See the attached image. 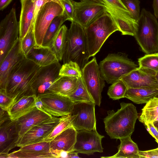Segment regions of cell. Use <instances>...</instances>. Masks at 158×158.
I'll return each instance as SVG.
<instances>
[{
  "label": "cell",
  "mask_w": 158,
  "mask_h": 158,
  "mask_svg": "<svg viewBox=\"0 0 158 158\" xmlns=\"http://www.w3.org/2000/svg\"><path fill=\"white\" fill-rule=\"evenodd\" d=\"M157 97H158V95L157 96Z\"/></svg>",
  "instance_id": "obj_53"
},
{
  "label": "cell",
  "mask_w": 158,
  "mask_h": 158,
  "mask_svg": "<svg viewBox=\"0 0 158 158\" xmlns=\"http://www.w3.org/2000/svg\"><path fill=\"white\" fill-rule=\"evenodd\" d=\"M21 11L19 22V35L22 40L33 27L34 5L32 0H20Z\"/></svg>",
  "instance_id": "obj_24"
},
{
  "label": "cell",
  "mask_w": 158,
  "mask_h": 158,
  "mask_svg": "<svg viewBox=\"0 0 158 158\" xmlns=\"http://www.w3.org/2000/svg\"><path fill=\"white\" fill-rule=\"evenodd\" d=\"M63 116H53L52 118L35 126L26 132L19 139L17 147H21L27 145L41 142L61 121Z\"/></svg>",
  "instance_id": "obj_13"
},
{
  "label": "cell",
  "mask_w": 158,
  "mask_h": 158,
  "mask_svg": "<svg viewBox=\"0 0 158 158\" xmlns=\"http://www.w3.org/2000/svg\"><path fill=\"white\" fill-rule=\"evenodd\" d=\"M90 57L100 51L108 37L119 31L118 25L107 11L85 28Z\"/></svg>",
  "instance_id": "obj_4"
},
{
  "label": "cell",
  "mask_w": 158,
  "mask_h": 158,
  "mask_svg": "<svg viewBox=\"0 0 158 158\" xmlns=\"http://www.w3.org/2000/svg\"><path fill=\"white\" fill-rule=\"evenodd\" d=\"M106 11L116 22L123 35L134 36L136 31L137 22L134 20L129 12H127L112 7L104 2Z\"/></svg>",
  "instance_id": "obj_20"
},
{
  "label": "cell",
  "mask_w": 158,
  "mask_h": 158,
  "mask_svg": "<svg viewBox=\"0 0 158 158\" xmlns=\"http://www.w3.org/2000/svg\"><path fill=\"white\" fill-rule=\"evenodd\" d=\"M78 81L79 85L77 89L73 94L69 97L74 103L82 102L94 103L81 77L78 78Z\"/></svg>",
  "instance_id": "obj_32"
},
{
  "label": "cell",
  "mask_w": 158,
  "mask_h": 158,
  "mask_svg": "<svg viewBox=\"0 0 158 158\" xmlns=\"http://www.w3.org/2000/svg\"><path fill=\"white\" fill-rule=\"evenodd\" d=\"M26 58L40 67L59 62L51 47L42 45L35 46Z\"/></svg>",
  "instance_id": "obj_23"
},
{
  "label": "cell",
  "mask_w": 158,
  "mask_h": 158,
  "mask_svg": "<svg viewBox=\"0 0 158 158\" xmlns=\"http://www.w3.org/2000/svg\"><path fill=\"white\" fill-rule=\"evenodd\" d=\"M40 67L25 58L11 70L5 90L13 99V103L24 96L34 94L32 85Z\"/></svg>",
  "instance_id": "obj_1"
},
{
  "label": "cell",
  "mask_w": 158,
  "mask_h": 158,
  "mask_svg": "<svg viewBox=\"0 0 158 158\" xmlns=\"http://www.w3.org/2000/svg\"><path fill=\"white\" fill-rule=\"evenodd\" d=\"M90 57L85 28L73 21L66 32L63 64L70 61L75 62L81 70Z\"/></svg>",
  "instance_id": "obj_3"
},
{
  "label": "cell",
  "mask_w": 158,
  "mask_h": 158,
  "mask_svg": "<svg viewBox=\"0 0 158 158\" xmlns=\"http://www.w3.org/2000/svg\"><path fill=\"white\" fill-rule=\"evenodd\" d=\"M34 5V13L33 20V26L37 15L41 7L47 2L52 1L57 2L61 4L60 0H32Z\"/></svg>",
  "instance_id": "obj_41"
},
{
  "label": "cell",
  "mask_w": 158,
  "mask_h": 158,
  "mask_svg": "<svg viewBox=\"0 0 158 158\" xmlns=\"http://www.w3.org/2000/svg\"><path fill=\"white\" fill-rule=\"evenodd\" d=\"M72 126L69 114L63 116L61 121L55 127L48 135L43 139L41 142H50L65 129Z\"/></svg>",
  "instance_id": "obj_36"
},
{
  "label": "cell",
  "mask_w": 158,
  "mask_h": 158,
  "mask_svg": "<svg viewBox=\"0 0 158 158\" xmlns=\"http://www.w3.org/2000/svg\"><path fill=\"white\" fill-rule=\"evenodd\" d=\"M139 158H158V148L155 149L139 151Z\"/></svg>",
  "instance_id": "obj_42"
},
{
  "label": "cell",
  "mask_w": 158,
  "mask_h": 158,
  "mask_svg": "<svg viewBox=\"0 0 158 158\" xmlns=\"http://www.w3.org/2000/svg\"><path fill=\"white\" fill-rule=\"evenodd\" d=\"M102 0L105 3L112 7L127 12H129L121 0Z\"/></svg>",
  "instance_id": "obj_43"
},
{
  "label": "cell",
  "mask_w": 158,
  "mask_h": 158,
  "mask_svg": "<svg viewBox=\"0 0 158 158\" xmlns=\"http://www.w3.org/2000/svg\"><path fill=\"white\" fill-rule=\"evenodd\" d=\"M104 137L96 129L77 131L74 150L78 153L88 155H93L95 152H102V140Z\"/></svg>",
  "instance_id": "obj_12"
},
{
  "label": "cell",
  "mask_w": 158,
  "mask_h": 158,
  "mask_svg": "<svg viewBox=\"0 0 158 158\" xmlns=\"http://www.w3.org/2000/svg\"><path fill=\"white\" fill-rule=\"evenodd\" d=\"M145 126L149 134L155 139L158 144V129L153 123H149Z\"/></svg>",
  "instance_id": "obj_44"
},
{
  "label": "cell",
  "mask_w": 158,
  "mask_h": 158,
  "mask_svg": "<svg viewBox=\"0 0 158 158\" xmlns=\"http://www.w3.org/2000/svg\"><path fill=\"white\" fill-rule=\"evenodd\" d=\"M155 77L158 83V70L156 72Z\"/></svg>",
  "instance_id": "obj_52"
},
{
  "label": "cell",
  "mask_w": 158,
  "mask_h": 158,
  "mask_svg": "<svg viewBox=\"0 0 158 158\" xmlns=\"http://www.w3.org/2000/svg\"><path fill=\"white\" fill-rule=\"evenodd\" d=\"M64 12L62 5L56 2H47L41 7L33 24L36 45H42L45 34L50 23L56 17Z\"/></svg>",
  "instance_id": "obj_9"
},
{
  "label": "cell",
  "mask_w": 158,
  "mask_h": 158,
  "mask_svg": "<svg viewBox=\"0 0 158 158\" xmlns=\"http://www.w3.org/2000/svg\"><path fill=\"white\" fill-rule=\"evenodd\" d=\"M156 72L151 70L138 67L122 77V80L127 88H145L158 89Z\"/></svg>",
  "instance_id": "obj_16"
},
{
  "label": "cell",
  "mask_w": 158,
  "mask_h": 158,
  "mask_svg": "<svg viewBox=\"0 0 158 158\" xmlns=\"http://www.w3.org/2000/svg\"><path fill=\"white\" fill-rule=\"evenodd\" d=\"M37 97L43 102L51 114L57 117L69 114L75 103L69 97L49 91Z\"/></svg>",
  "instance_id": "obj_15"
},
{
  "label": "cell",
  "mask_w": 158,
  "mask_h": 158,
  "mask_svg": "<svg viewBox=\"0 0 158 158\" xmlns=\"http://www.w3.org/2000/svg\"><path fill=\"white\" fill-rule=\"evenodd\" d=\"M146 54L158 52V22L154 15L142 9L134 36Z\"/></svg>",
  "instance_id": "obj_5"
},
{
  "label": "cell",
  "mask_w": 158,
  "mask_h": 158,
  "mask_svg": "<svg viewBox=\"0 0 158 158\" xmlns=\"http://www.w3.org/2000/svg\"><path fill=\"white\" fill-rule=\"evenodd\" d=\"M158 95V89L127 88L125 98L137 104L146 103Z\"/></svg>",
  "instance_id": "obj_28"
},
{
  "label": "cell",
  "mask_w": 158,
  "mask_h": 158,
  "mask_svg": "<svg viewBox=\"0 0 158 158\" xmlns=\"http://www.w3.org/2000/svg\"><path fill=\"white\" fill-rule=\"evenodd\" d=\"M81 71V77L85 85L95 104L100 106L105 80L101 76L96 57L89 61Z\"/></svg>",
  "instance_id": "obj_8"
},
{
  "label": "cell",
  "mask_w": 158,
  "mask_h": 158,
  "mask_svg": "<svg viewBox=\"0 0 158 158\" xmlns=\"http://www.w3.org/2000/svg\"><path fill=\"white\" fill-rule=\"evenodd\" d=\"M53 116L35 107L30 111L16 120L19 139L31 129Z\"/></svg>",
  "instance_id": "obj_21"
},
{
  "label": "cell",
  "mask_w": 158,
  "mask_h": 158,
  "mask_svg": "<svg viewBox=\"0 0 158 158\" xmlns=\"http://www.w3.org/2000/svg\"><path fill=\"white\" fill-rule=\"evenodd\" d=\"M127 89L125 83L121 80L114 82L109 87L107 94L113 100H118L125 98Z\"/></svg>",
  "instance_id": "obj_33"
},
{
  "label": "cell",
  "mask_w": 158,
  "mask_h": 158,
  "mask_svg": "<svg viewBox=\"0 0 158 158\" xmlns=\"http://www.w3.org/2000/svg\"><path fill=\"white\" fill-rule=\"evenodd\" d=\"M13 7L0 23V63L19 38V23Z\"/></svg>",
  "instance_id": "obj_7"
},
{
  "label": "cell",
  "mask_w": 158,
  "mask_h": 158,
  "mask_svg": "<svg viewBox=\"0 0 158 158\" xmlns=\"http://www.w3.org/2000/svg\"><path fill=\"white\" fill-rule=\"evenodd\" d=\"M19 139L16 120L10 119L0 125V158H7L9 152L17 147Z\"/></svg>",
  "instance_id": "obj_17"
},
{
  "label": "cell",
  "mask_w": 158,
  "mask_h": 158,
  "mask_svg": "<svg viewBox=\"0 0 158 158\" xmlns=\"http://www.w3.org/2000/svg\"><path fill=\"white\" fill-rule=\"evenodd\" d=\"M78 153L77 152L75 151H73L70 152H69L68 153L67 158H80L78 154Z\"/></svg>",
  "instance_id": "obj_49"
},
{
  "label": "cell",
  "mask_w": 158,
  "mask_h": 158,
  "mask_svg": "<svg viewBox=\"0 0 158 158\" xmlns=\"http://www.w3.org/2000/svg\"><path fill=\"white\" fill-rule=\"evenodd\" d=\"M61 66L59 62L40 67L32 85L37 97L49 91L52 84L61 77L59 74Z\"/></svg>",
  "instance_id": "obj_14"
},
{
  "label": "cell",
  "mask_w": 158,
  "mask_h": 158,
  "mask_svg": "<svg viewBox=\"0 0 158 158\" xmlns=\"http://www.w3.org/2000/svg\"><path fill=\"white\" fill-rule=\"evenodd\" d=\"M81 1H84L87 0H80ZM92 0L95 2H96L98 3H101L102 4H104V2L102 0Z\"/></svg>",
  "instance_id": "obj_50"
},
{
  "label": "cell",
  "mask_w": 158,
  "mask_h": 158,
  "mask_svg": "<svg viewBox=\"0 0 158 158\" xmlns=\"http://www.w3.org/2000/svg\"><path fill=\"white\" fill-rule=\"evenodd\" d=\"M37 98L35 94L24 96L14 102L7 111L11 119H17L35 107Z\"/></svg>",
  "instance_id": "obj_25"
},
{
  "label": "cell",
  "mask_w": 158,
  "mask_h": 158,
  "mask_svg": "<svg viewBox=\"0 0 158 158\" xmlns=\"http://www.w3.org/2000/svg\"><path fill=\"white\" fill-rule=\"evenodd\" d=\"M35 106L38 109L43 112L52 115L51 114L49 111L46 108L43 102L38 97L37 98L35 103Z\"/></svg>",
  "instance_id": "obj_45"
},
{
  "label": "cell",
  "mask_w": 158,
  "mask_h": 158,
  "mask_svg": "<svg viewBox=\"0 0 158 158\" xmlns=\"http://www.w3.org/2000/svg\"><path fill=\"white\" fill-rule=\"evenodd\" d=\"M77 133V130L72 126L66 128L50 142L51 151L56 155L60 151L69 153L74 151Z\"/></svg>",
  "instance_id": "obj_22"
},
{
  "label": "cell",
  "mask_w": 158,
  "mask_h": 158,
  "mask_svg": "<svg viewBox=\"0 0 158 158\" xmlns=\"http://www.w3.org/2000/svg\"><path fill=\"white\" fill-rule=\"evenodd\" d=\"M71 2L74 11L73 21L84 28L106 11L103 4L92 0L76 2L71 0Z\"/></svg>",
  "instance_id": "obj_11"
},
{
  "label": "cell",
  "mask_w": 158,
  "mask_h": 158,
  "mask_svg": "<svg viewBox=\"0 0 158 158\" xmlns=\"http://www.w3.org/2000/svg\"><path fill=\"white\" fill-rule=\"evenodd\" d=\"M139 121L146 125L154 122L158 117V97L151 99L142 109Z\"/></svg>",
  "instance_id": "obj_29"
},
{
  "label": "cell",
  "mask_w": 158,
  "mask_h": 158,
  "mask_svg": "<svg viewBox=\"0 0 158 158\" xmlns=\"http://www.w3.org/2000/svg\"><path fill=\"white\" fill-rule=\"evenodd\" d=\"M64 11L69 18V20L72 21L74 17V8L71 0H60Z\"/></svg>",
  "instance_id": "obj_40"
},
{
  "label": "cell",
  "mask_w": 158,
  "mask_h": 158,
  "mask_svg": "<svg viewBox=\"0 0 158 158\" xmlns=\"http://www.w3.org/2000/svg\"><path fill=\"white\" fill-rule=\"evenodd\" d=\"M152 6L154 15L156 19H158V0H153Z\"/></svg>",
  "instance_id": "obj_48"
},
{
  "label": "cell",
  "mask_w": 158,
  "mask_h": 158,
  "mask_svg": "<svg viewBox=\"0 0 158 158\" xmlns=\"http://www.w3.org/2000/svg\"><path fill=\"white\" fill-rule=\"evenodd\" d=\"M7 158H57L50 150V142H42L22 147L9 153Z\"/></svg>",
  "instance_id": "obj_18"
},
{
  "label": "cell",
  "mask_w": 158,
  "mask_h": 158,
  "mask_svg": "<svg viewBox=\"0 0 158 158\" xmlns=\"http://www.w3.org/2000/svg\"><path fill=\"white\" fill-rule=\"evenodd\" d=\"M59 75L61 76L79 78L81 77V71L78 64L70 61L63 64L60 70Z\"/></svg>",
  "instance_id": "obj_34"
},
{
  "label": "cell",
  "mask_w": 158,
  "mask_h": 158,
  "mask_svg": "<svg viewBox=\"0 0 158 158\" xmlns=\"http://www.w3.org/2000/svg\"><path fill=\"white\" fill-rule=\"evenodd\" d=\"M26 58L22 52L19 38L0 63V89L5 90L8 76L14 67Z\"/></svg>",
  "instance_id": "obj_19"
},
{
  "label": "cell",
  "mask_w": 158,
  "mask_h": 158,
  "mask_svg": "<svg viewBox=\"0 0 158 158\" xmlns=\"http://www.w3.org/2000/svg\"><path fill=\"white\" fill-rule=\"evenodd\" d=\"M12 0H0V10H2L11 2Z\"/></svg>",
  "instance_id": "obj_47"
},
{
  "label": "cell",
  "mask_w": 158,
  "mask_h": 158,
  "mask_svg": "<svg viewBox=\"0 0 158 158\" xmlns=\"http://www.w3.org/2000/svg\"><path fill=\"white\" fill-rule=\"evenodd\" d=\"M14 102L13 99L6 94L5 90L0 89V107L8 111Z\"/></svg>",
  "instance_id": "obj_39"
},
{
  "label": "cell",
  "mask_w": 158,
  "mask_h": 158,
  "mask_svg": "<svg viewBox=\"0 0 158 158\" xmlns=\"http://www.w3.org/2000/svg\"><path fill=\"white\" fill-rule=\"evenodd\" d=\"M131 14L132 18L137 22L140 15V2L139 0H121Z\"/></svg>",
  "instance_id": "obj_38"
},
{
  "label": "cell",
  "mask_w": 158,
  "mask_h": 158,
  "mask_svg": "<svg viewBox=\"0 0 158 158\" xmlns=\"http://www.w3.org/2000/svg\"><path fill=\"white\" fill-rule=\"evenodd\" d=\"M153 123L155 126L158 129V121L154 122Z\"/></svg>",
  "instance_id": "obj_51"
},
{
  "label": "cell",
  "mask_w": 158,
  "mask_h": 158,
  "mask_svg": "<svg viewBox=\"0 0 158 158\" xmlns=\"http://www.w3.org/2000/svg\"><path fill=\"white\" fill-rule=\"evenodd\" d=\"M99 66L102 77L108 84H111L139 67L127 56L119 53L108 54Z\"/></svg>",
  "instance_id": "obj_6"
},
{
  "label": "cell",
  "mask_w": 158,
  "mask_h": 158,
  "mask_svg": "<svg viewBox=\"0 0 158 158\" xmlns=\"http://www.w3.org/2000/svg\"><path fill=\"white\" fill-rule=\"evenodd\" d=\"M120 139L118 152L110 156L102 157L110 158H139V150L137 144L131 139V136Z\"/></svg>",
  "instance_id": "obj_27"
},
{
  "label": "cell",
  "mask_w": 158,
  "mask_h": 158,
  "mask_svg": "<svg viewBox=\"0 0 158 158\" xmlns=\"http://www.w3.org/2000/svg\"><path fill=\"white\" fill-rule=\"evenodd\" d=\"M67 30L65 25H62L54 37L51 46L59 61L63 60Z\"/></svg>",
  "instance_id": "obj_31"
},
{
  "label": "cell",
  "mask_w": 158,
  "mask_h": 158,
  "mask_svg": "<svg viewBox=\"0 0 158 158\" xmlns=\"http://www.w3.org/2000/svg\"><path fill=\"white\" fill-rule=\"evenodd\" d=\"M67 20H69V18L64 11L63 14L56 17L50 23L46 32L42 45L51 47L55 35L63 23Z\"/></svg>",
  "instance_id": "obj_30"
},
{
  "label": "cell",
  "mask_w": 158,
  "mask_h": 158,
  "mask_svg": "<svg viewBox=\"0 0 158 158\" xmlns=\"http://www.w3.org/2000/svg\"><path fill=\"white\" fill-rule=\"evenodd\" d=\"M95 105L94 103H74L69 115L72 125L77 131L96 129Z\"/></svg>",
  "instance_id": "obj_10"
},
{
  "label": "cell",
  "mask_w": 158,
  "mask_h": 158,
  "mask_svg": "<svg viewBox=\"0 0 158 158\" xmlns=\"http://www.w3.org/2000/svg\"><path fill=\"white\" fill-rule=\"evenodd\" d=\"M78 85V78L61 76L52 84L49 91L69 97L76 91Z\"/></svg>",
  "instance_id": "obj_26"
},
{
  "label": "cell",
  "mask_w": 158,
  "mask_h": 158,
  "mask_svg": "<svg viewBox=\"0 0 158 158\" xmlns=\"http://www.w3.org/2000/svg\"><path fill=\"white\" fill-rule=\"evenodd\" d=\"M20 41L22 51L26 56L31 49L36 45L33 27L30 29Z\"/></svg>",
  "instance_id": "obj_37"
},
{
  "label": "cell",
  "mask_w": 158,
  "mask_h": 158,
  "mask_svg": "<svg viewBox=\"0 0 158 158\" xmlns=\"http://www.w3.org/2000/svg\"><path fill=\"white\" fill-rule=\"evenodd\" d=\"M11 119L8 111L0 108V125Z\"/></svg>",
  "instance_id": "obj_46"
},
{
  "label": "cell",
  "mask_w": 158,
  "mask_h": 158,
  "mask_svg": "<svg viewBox=\"0 0 158 158\" xmlns=\"http://www.w3.org/2000/svg\"><path fill=\"white\" fill-rule=\"evenodd\" d=\"M139 67L156 72L158 70V52L146 54L138 59Z\"/></svg>",
  "instance_id": "obj_35"
},
{
  "label": "cell",
  "mask_w": 158,
  "mask_h": 158,
  "mask_svg": "<svg viewBox=\"0 0 158 158\" xmlns=\"http://www.w3.org/2000/svg\"><path fill=\"white\" fill-rule=\"evenodd\" d=\"M116 111H107L103 122L105 131L111 139H120L131 135L138 118L136 107L131 103L122 102Z\"/></svg>",
  "instance_id": "obj_2"
}]
</instances>
